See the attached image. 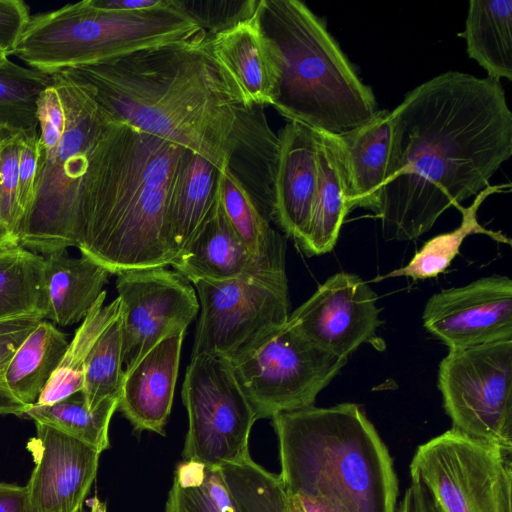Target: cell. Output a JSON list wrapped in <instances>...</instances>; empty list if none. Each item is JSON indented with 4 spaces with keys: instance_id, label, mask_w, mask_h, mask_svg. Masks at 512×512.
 Listing matches in <instances>:
<instances>
[{
    "instance_id": "1",
    "label": "cell",
    "mask_w": 512,
    "mask_h": 512,
    "mask_svg": "<svg viewBox=\"0 0 512 512\" xmlns=\"http://www.w3.org/2000/svg\"><path fill=\"white\" fill-rule=\"evenodd\" d=\"M392 140L379 206L383 238L428 232L476 196L512 155V112L499 81L459 71L416 86L391 111Z\"/></svg>"
},
{
    "instance_id": "2",
    "label": "cell",
    "mask_w": 512,
    "mask_h": 512,
    "mask_svg": "<svg viewBox=\"0 0 512 512\" xmlns=\"http://www.w3.org/2000/svg\"><path fill=\"white\" fill-rule=\"evenodd\" d=\"M116 122L226 167L242 97L204 41L137 51L63 70Z\"/></svg>"
},
{
    "instance_id": "3",
    "label": "cell",
    "mask_w": 512,
    "mask_h": 512,
    "mask_svg": "<svg viewBox=\"0 0 512 512\" xmlns=\"http://www.w3.org/2000/svg\"><path fill=\"white\" fill-rule=\"evenodd\" d=\"M187 149L112 121L93 146L81 197V255L110 274L171 264L166 216Z\"/></svg>"
},
{
    "instance_id": "4",
    "label": "cell",
    "mask_w": 512,
    "mask_h": 512,
    "mask_svg": "<svg viewBox=\"0 0 512 512\" xmlns=\"http://www.w3.org/2000/svg\"><path fill=\"white\" fill-rule=\"evenodd\" d=\"M271 419L288 495L321 499L343 512H396L393 459L359 405H313Z\"/></svg>"
},
{
    "instance_id": "5",
    "label": "cell",
    "mask_w": 512,
    "mask_h": 512,
    "mask_svg": "<svg viewBox=\"0 0 512 512\" xmlns=\"http://www.w3.org/2000/svg\"><path fill=\"white\" fill-rule=\"evenodd\" d=\"M256 16L274 47L278 83L272 107L289 120L340 136L378 111L326 23L299 0H259Z\"/></svg>"
},
{
    "instance_id": "6",
    "label": "cell",
    "mask_w": 512,
    "mask_h": 512,
    "mask_svg": "<svg viewBox=\"0 0 512 512\" xmlns=\"http://www.w3.org/2000/svg\"><path fill=\"white\" fill-rule=\"evenodd\" d=\"M205 38L179 0L136 11L84 0L31 16L12 54L30 68L53 74L146 49L200 44Z\"/></svg>"
},
{
    "instance_id": "7",
    "label": "cell",
    "mask_w": 512,
    "mask_h": 512,
    "mask_svg": "<svg viewBox=\"0 0 512 512\" xmlns=\"http://www.w3.org/2000/svg\"><path fill=\"white\" fill-rule=\"evenodd\" d=\"M53 74L63 103L65 128L55 146L40 148L35 198L20 237V246L42 256L78 247L90 153L113 121L90 85L64 71Z\"/></svg>"
},
{
    "instance_id": "8",
    "label": "cell",
    "mask_w": 512,
    "mask_h": 512,
    "mask_svg": "<svg viewBox=\"0 0 512 512\" xmlns=\"http://www.w3.org/2000/svg\"><path fill=\"white\" fill-rule=\"evenodd\" d=\"M229 361L258 420L313 406L347 358L317 348L287 321Z\"/></svg>"
},
{
    "instance_id": "9",
    "label": "cell",
    "mask_w": 512,
    "mask_h": 512,
    "mask_svg": "<svg viewBox=\"0 0 512 512\" xmlns=\"http://www.w3.org/2000/svg\"><path fill=\"white\" fill-rule=\"evenodd\" d=\"M438 387L453 429L512 454V339L449 350Z\"/></svg>"
},
{
    "instance_id": "10",
    "label": "cell",
    "mask_w": 512,
    "mask_h": 512,
    "mask_svg": "<svg viewBox=\"0 0 512 512\" xmlns=\"http://www.w3.org/2000/svg\"><path fill=\"white\" fill-rule=\"evenodd\" d=\"M410 476L444 512H512L511 455L453 428L418 446Z\"/></svg>"
},
{
    "instance_id": "11",
    "label": "cell",
    "mask_w": 512,
    "mask_h": 512,
    "mask_svg": "<svg viewBox=\"0 0 512 512\" xmlns=\"http://www.w3.org/2000/svg\"><path fill=\"white\" fill-rule=\"evenodd\" d=\"M182 400L189 422L183 460L222 468L250 457L249 436L257 419L228 359L192 357Z\"/></svg>"
},
{
    "instance_id": "12",
    "label": "cell",
    "mask_w": 512,
    "mask_h": 512,
    "mask_svg": "<svg viewBox=\"0 0 512 512\" xmlns=\"http://www.w3.org/2000/svg\"><path fill=\"white\" fill-rule=\"evenodd\" d=\"M193 284L201 313L191 358L210 355L231 360L289 319L288 283L237 278L197 280Z\"/></svg>"
},
{
    "instance_id": "13",
    "label": "cell",
    "mask_w": 512,
    "mask_h": 512,
    "mask_svg": "<svg viewBox=\"0 0 512 512\" xmlns=\"http://www.w3.org/2000/svg\"><path fill=\"white\" fill-rule=\"evenodd\" d=\"M116 289L126 369L168 334L187 329L200 308L188 280L165 267L121 271Z\"/></svg>"
},
{
    "instance_id": "14",
    "label": "cell",
    "mask_w": 512,
    "mask_h": 512,
    "mask_svg": "<svg viewBox=\"0 0 512 512\" xmlns=\"http://www.w3.org/2000/svg\"><path fill=\"white\" fill-rule=\"evenodd\" d=\"M377 295L358 275L338 272L289 315L288 322L324 352L347 358L360 345L381 348Z\"/></svg>"
},
{
    "instance_id": "15",
    "label": "cell",
    "mask_w": 512,
    "mask_h": 512,
    "mask_svg": "<svg viewBox=\"0 0 512 512\" xmlns=\"http://www.w3.org/2000/svg\"><path fill=\"white\" fill-rule=\"evenodd\" d=\"M425 329L449 350L512 339V281L492 275L433 294L423 312Z\"/></svg>"
},
{
    "instance_id": "16",
    "label": "cell",
    "mask_w": 512,
    "mask_h": 512,
    "mask_svg": "<svg viewBox=\"0 0 512 512\" xmlns=\"http://www.w3.org/2000/svg\"><path fill=\"white\" fill-rule=\"evenodd\" d=\"M28 441L34 468L26 484L29 512H77L96 478L101 453L50 426L35 423Z\"/></svg>"
},
{
    "instance_id": "17",
    "label": "cell",
    "mask_w": 512,
    "mask_h": 512,
    "mask_svg": "<svg viewBox=\"0 0 512 512\" xmlns=\"http://www.w3.org/2000/svg\"><path fill=\"white\" fill-rule=\"evenodd\" d=\"M186 329H178L124 370L118 409L136 431L165 435Z\"/></svg>"
},
{
    "instance_id": "18",
    "label": "cell",
    "mask_w": 512,
    "mask_h": 512,
    "mask_svg": "<svg viewBox=\"0 0 512 512\" xmlns=\"http://www.w3.org/2000/svg\"><path fill=\"white\" fill-rule=\"evenodd\" d=\"M171 265L192 283L237 278L288 283L285 271L272 268L246 249L224 215L218 194L212 213Z\"/></svg>"
},
{
    "instance_id": "19",
    "label": "cell",
    "mask_w": 512,
    "mask_h": 512,
    "mask_svg": "<svg viewBox=\"0 0 512 512\" xmlns=\"http://www.w3.org/2000/svg\"><path fill=\"white\" fill-rule=\"evenodd\" d=\"M278 139L271 220L298 243L305 234L317 187L316 135L303 124L288 122Z\"/></svg>"
},
{
    "instance_id": "20",
    "label": "cell",
    "mask_w": 512,
    "mask_h": 512,
    "mask_svg": "<svg viewBox=\"0 0 512 512\" xmlns=\"http://www.w3.org/2000/svg\"><path fill=\"white\" fill-rule=\"evenodd\" d=\"M204 43L237 87L244 106L273 105L279 73L277 58L256 12L229 29L206 37Z\"/></svg>"
},
{
    "instance_id": "21",
    "label": "cell",
    "mask_w": 512,
    "mask_h": 512,
    "mask_svg": "<svg viewBox=\"0 0 512 512\" xmlns=\"http://www.w3.org/2000/svg\"><path fill=\"white\" fill-rule=\"evenodd\" d=\"M279 156V139L264 108L241 106L226 169L238 180L262 213L271 220Z\"/></svg>"
},
{
    "instance_id": "22",
    "label": "cell",
    "mask_w": 512,
    "mask_h": 512,
    "mask_svg": "<svg viewBox=\"0 0 512 512\" xmlns=\"http://www.w3.org/2000/svg\"><path fill=\"white\" fill-rule=\"evenodd\" d=\"M348 181L350 209L379 206L392 140L391 111L378 110L366 123L337 136Z\"/></svg>"
},
{
    "instance_id": "23",
    "label": "cell",
    "mask_w": 512,
    "mask_h": 512,
    "mask_svg": "<svg viewBox=\"0 0 512 512\" xmlns=\"http://www.w3.org/2000/svg\"><path fill=\"white\" fill-rule=\"evenodd\" d=\"M314 131L317 187L305 234L297 243L307 256L322 255L333 249L351 210L347 174L337 136Z\"/></svg>"
},
{
    "instance_id": "24",
    "label": "cell",
    "mask_w": 512,
    "mask_h": 512,
    "mask_svg": "<svg viewBox=\"0 0 512 512\" xmlns=\"http://www.w3.org/2000/svg\"><path fill=\"white\" fill-rule=\"evenodd\" d=\"M218 176L219 169L215 165L186 150L166 216L171 264L212 213L217 202Z\"/></svg>"
},
{
    "instance_id": "25",
    "label": "cell",
    "mask_w": 512,
    "mask_h": 512,
    "mask_svg": "<svg viewBox=\"0 0 512 512\" xmlns=\"http://www.w3.org/2000/svg\"><path fill=\"white\" fill-rule=\"evenodd\" d=\"M43 257L48 299L46 318L60 326L83 321L104 291L109 271L83 255L70 257L67 250Z\"/></svg>"
},
{
    "instance_id": "26",
    "label": "cell",
    "mask_w": 512,
    "mask_h": 512,
    "mask_svg": "<svg viewBox=\"0 0 512 512\" xmlns=\"http://www.w3.org/2000/svg\"><path fill=\"white\" fill-rule=\"evenodd\" d=\"M68 344L64 333L42 319L7 366L3 382L9 393L28 407L35 404L59 366Z\"/></svg>"
},
{
    "instance_id": "27",
    "label": "cell",
    "mask_w": 512,
    "mask_h": 512,
    "mask_svg": "<svg viewBox=\"0 0 512 512\" xmlns=\"http://www.w3.org/2000/svg\"><path fill=\"white\" fill-rule=\"evenodd\" d=\"M464 36L468 56L488 78L512 80L511 0H471Z\"/></svg>"
},
{
    "instance_id": "28",
    "label": "cell",
    "mask_w": 512,
    "mask_h": 512,
    "mask_svg": "<svg viewBox=\"0 0 512 512\" xmlns=\"http://www.w3.org/2000/svg\"><path fill=\"white\" fill-rule=\"evenodd\" d=\"M217 194L224 215L246 249L272 268L285 271L283 237L226 168L219 170Z\"/></svg>"
},
{
    "instance_id": "29",
    "label": "cell",
    "mask_w": 512,
    "mask_h": 512,
    "mask_svg": "<svg viewBox=\"0 0 512 512\" xmlns=\"http://www.w3.org/2000/svg\"><path fill=\"white\" fill-rule=\"evenodd\" d=\"M45 260L22 246L0 251V320L46 318Z\"/></svg>"
},
{
    "instance_id": "30",
    "label": "cell",
    "mask_w": 512,
    "mask_h": 512,
    "mask_svg": "<svg viewBox=\"0 0 512 512\" xmlns=\"http://www.w3.org/2000/svg\"><path fill=\"white\" fill-rule=\"evenodd\" d=\"M105 297L103 291L76 330L36 405L53 404L82 390L88 355L101 333L120 313L119 299L104 305Z\"/></svg>"
},
{
    "instance_id": "31",
    "label": "cell",
    "mask_w": 512,
    "mask_h": 512,
    "mask_svg": "<svg viewBox=\"0 0 512 512\" xmlns=\"http://www.w3.org/2000/svg\"><path fill=\"white\" fill-rule=\"evenodd\" d=\"M505 188L510 190V184L488 185L482 189L467 208H459L462 213L459 227L428 240L406 266L391 272L389 276H406L414 280L438 276L450 265L464 239L471 234H484L497 242L510 244L511 240L507 236L486 229L477 220V211L482 203L489 196L503 192Z\"/></svg>"
},
{
    "instance_id": "32",
    "label": "cell",
    "mask_w": 512,
    "mask_h": 512,
    "mask_svg": "<svg viewBox=\"0 0 512 512\" xmlns=\"http://www.w3.org/2000/svg\"><path fill=\"white\" fill-rule=\"evenodd\" d=\"M54 82V74L0 61V131L37 136V102Z\"/></svg>"
},
{
    "instance_id": "33",
    "label": "cell",
    "mask_w": 512,
    "mask_h": 512,
    "mask_svg": "<svg viewBox=\"0 0 512 512\" xmlns=\"http://www.w3.org/2000/svg\"><path fill=\"white\" fill-rule=\"evenodd\" d=\"M118 398L103 401L90 410L80 392L49 405H31L25 415L50 426L102 453L109 448V424L118 409Z\"/></svg>"
},
{
    "instance_id": "34",
    "label": "cell",
    "mask_w": 512,
    "mask_h": 512,
    "mask_svg": "<svg viewBox=\"0 0 512 512\" xmlns=\"http://www.w3.org/2000/svg\"><path fill=\"white\" fill-rule=\"evenodd\" d=\"M165 512H244L221 468L182 460L176 466Z\"/></svg>"
},
{
    "instance_id": "35",
    "label": "cell",
    "mask_w": 512,
    "mask_h": 512,
    "mask_svg": "<svg viewBox=\"0 0 512 512\" xmlns=\"http://www.w3.org/2000/svg\"><path fill=\"white\" fill-rule=\"evenodd\" d=\"M122 325L120 313L94 343L85 365L81 393L90 410L103 401L120 397L122 369Z\"/></svg>"
},
{
    "instance_id": "36",
    "label": "cell",
    "mask_w": 512,
    "mask_h": 512,
    "mask_svg": "<svg viewBox=\"0 0 512 512\" xmlns=\"http://www.w3.org/2000/svg\"><path fill=\"white\" fill-rule=\"evenodd\" d=\"M221 471L244 512H286L287 494L279 474L267 471L251 457Z\"/></svg>"
},
{
    "instance_id": "37",
    "label": "cell",
    "mask_w": 512,
    "mask_h": 512,
    "mask_svg": "<svg viewBox=\"0 0 512 512\" xmlns=\"http://www.w3.org/2000/svg\"><path fill=\"white\" fill-rule=\"evenodd\" d=\"M24 137L0 131V251L20 245L23 217L18 205V167Z\"/></svg>"
},
{
    "instance_id": "38",
    "label": "cell",
    "mask_w": 512,
    "mask_h": 512,
    "mask_svg": "<svg viewBox=\"0 0 512 512\" xmlns=\"http://www.w3.org/2000/svg\"><path fill=\"white\" fill-rule=\"evenodd\" d=\"M179 2L184 11L205 30L206 37H209L252 17L259 0H179Z\"/></svg>"
},
{
    "instance_id": "39",
    "label": "cell",
    "mask_w": 512,
    "mask_h": 512,
    "mask_svg": "<svg viewBox=\"0 0 512 512\" xmlns=\"http://www.w3.org/2000/svg\"><path fill=\"white\" fill-rule=\"evenodd\" d=\"M39 137H24L18 167V205L23 217V226L32 207L39 172ZM23 229V227H22Z\"/></svg>"
},
{
    "instance_id": "40",
    "label": "cell",
    "mask_w": 512,
    "mask_h": 512,
    "mask_svg": "<svg viewBox=\"0 0 512 512\" xmlns=\"http://www.w3.org/2000/svg\"><path fill=\"white\" fill-rule=\"evenodd\" d=\"M31 18L28 5L21 0H0V48L8 56Z\"/></svg>"
},
{
    "instance_id": "41",
    "label": "cell",
    "mask_w": 512,
    "mask_h": 512,
    "mask_svg": "<svg viewBox=\"0 0 512 512\" xmlns=\"http://www.w3.org/2000/svg\"><path fill=\"white\" fill-rule=\"evenodd\" d=\"M41 320L36 317L0 320V384L4 385L5 371L16 350Z\"/></svg>"
},
{
    "instance_id": "42",
    "label": "cell",
    "mask_w": 512,
    "mask_h": 512,
    "mask_svg": "<svg viewBox=\"0 0 512 512\" xmlns=\"http://www.w3.org/2000/svg\"><path fill=\"white\" fill-rule=\"evenodd\" d=\"M396 512H444L429 489L418 480H411Z\"/></svg>"
},
{
    "instance_id": "43",
    "label": "cell",
    "mask_w": 512,
    "mask_h": 512,
    "mask_svg": "<svg viewBox=\"0 0 512 512\" xmlns=\"http://www.w3.org/2000/svg\"><path fill=\"white\" fill-rule=\"evenodd\" d=\"M0 512H29L25 486L0 482Z\"/></svg>"
},
{
    "instance_id": "44",
    "label": "cell",
    "mask_w": 512,
    "mask_h": 512,
    "mask_svg": "<svg viewBox=\"0 0 512 512\" xmlns=\"http://www.w3.org/2000/svg\"><path fill=\"white\" fill-rule=\"evenodd\" d=\"M94 2L104 8L136 11L163 6L167 0H94Z\"/></svg>"
},
{
    "instance_id": "45",
    "label": "cell",
    "mask_w": 512,
    "mask_h": 512,
    "mask_svg": "<svg viewBox=\"0 0 512 512\" xmlns=\"http://www.w3.org/2000/svg\"><path fill=\"white\" fill-rule=\"evenodd\" d=\"M29 407L15 399L4 385L0 384V415H25Z\"/></svg>"
},
{
    "instance_id": "46",
    "label": "cell",
    "mask_w": 512,
    "mask_h": 512,
    "mask_svg": "<svg viewBox=\"0 0 512 512\" xmlns=\"http://www.w3.org/2000/svg\"><path fill=\"white\" fill-rule=\"evenodd\" d=\"M297 498L300 500L305 512H343L321 499Z\"/></svg>"
},
{
    "instance_id": "47",
    "label": "cell",
    "mask_w": 512,
    "mask_h": 512,
    "mask_svg": "<svg viewBox=\"0 0 512 512\" xmlns=\"http://www.w3.org/2000/svg\"><path fill=\"white\" fill-rule=\"evenodd\" d=\"M77 512H106V504L98 497H93L88 501L87 508L83 506Z\"/></svg>"
},
{
    "instance_id": "48",
    "label": "cell",
    "mask_w": 512,
    "mask_h": 512,
    "mask_svg": "<svg viewBox=\"0 0 512 512\" xmlns=\"http://www.w3.org/2000/svg\"><path fill=\"white\" fill-rule=\"evenodd\" d=\"M286 512H305V510H304L300 500L296 496L287 494Z\"/></svg>"
},
{
    "instance_id": "49",
    "label": "cell",
    "mask_w": 512,
    "mask_h": 512,
    "mask_svg": "<svg viewBox=\"0 0 512 512\" xmlns=\"http://www.w3.org/2000/svg\"><path fill=\"white\" fill-rule=\"evenodd\" d=\"M8 58V54L0 48V61Z\"/></svg>"
}]
</instances>
